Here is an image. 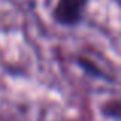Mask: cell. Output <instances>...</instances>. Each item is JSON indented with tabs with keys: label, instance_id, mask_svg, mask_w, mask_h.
I'll return each instance as SVG.
<instances>
[{
	"label": "cell",
	"instance_id": "obj_2",
	"mask_svg": "<svg viewBox=\"0 0 121 121\" xmlns=\"http://www.w3.org/2000/svg\"><path fill=\"white\" fill-rule=\"evenodd\" d=\"M101 113L109 120H121V101L112 100L101 106Z\"/></svg>",
	"mask_w": 121,
	"mask_h": 121
},
{
	"label": "cell",
	"instance_id": "obj_1",
	"mask_svg": "<svg viewBox=\"0 0 121 121\" xmlns=\"http://www.w3.org/2000/svg\"><path fill=\"white\" fill-rule=\"evenodd\" d=\"M89 2L91 0H57L51 9V18L58 26H78L84 20Z\"/></svg>",
	"mask_w": 121,
	"mask_h": 121
}]
</instances>
